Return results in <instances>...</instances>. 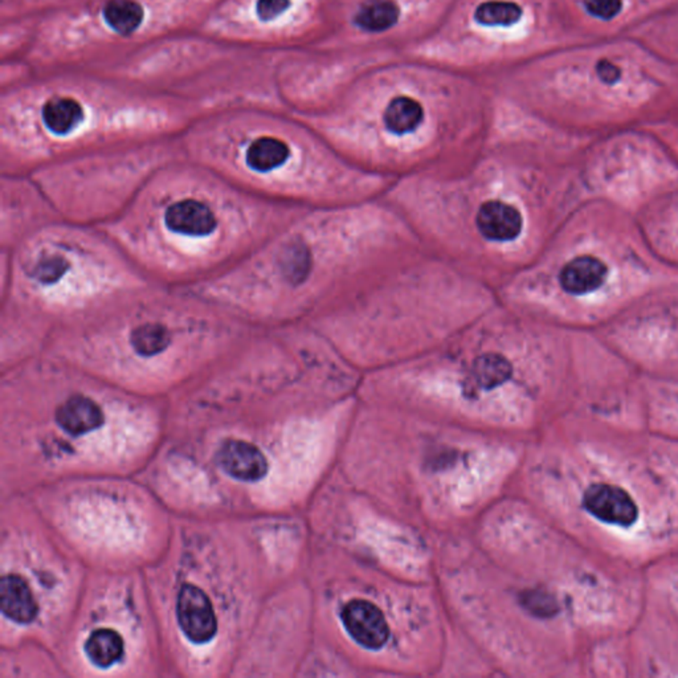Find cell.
I'll return each instance as SVG.
<instances>
[{
	"mask_svg": "<svg viewBox=\"0 0 678 678\" xmlns=\"http://www.w3.org/2000/svg\"><path fill=\"white\" fill-rule=\"evenodd\" d=\"M607 278V266L592 256H581L562 269L559 281L570 294L581 296L597 291Z\"/></svg>",
	"mask_w": 678,
	"mask_h": 678,
	"instance_id": "cell-12",
	"label": "cell"
},
{
	"mask_svg": "<svg viewBox=\"0 0 678 678\" xmlns=\"http://www.w3.org/2000/svg\"><path fill=\"white\" fill-rule=\"evenodd\" d=\"M187 159L174 148L84 151L29 174L63 220L100 227L133 202L162 167Z\"/></svg>",
	"mask_w": 678,
	"mask_h": 678,
	"instance_id": "cell-4",
	"label": "cell"
},
{
	"mask_svg": "<svg viewBox=\"0 0 678 678\" xmlns=\"http://www.w3.org/2000/svg\"><path fill=\"white\" fill-rule=\"evenodd\" d=\"M178 622L184 635L195 644L208 643L216 635L217 622L208 597L199 587L184 584L176 602Z\"/></svg>",
	"mask_w": 678,
	"mask_h": 678,
	"instance_id": "cell-6",
	"label": "cell"
},
{
	"mask_svg": "<svg viewBox=\"0 0 678 678\" xmlns=\"http://www.w3.org/2000/svg\"><path fill=\"white\" fill-rule=\"evenodd\" d=\"M153 281L101 228L57 220L0 250V355L15 368L57 330Z\"/></svg>",
	"mask_w": 678,
	"mask_h": 678,
	"instance_id": "cell-2",
	"label": "cell"
},
{
	"mask_svg": "<svg viewBox=\"0 0 678 678\" xmlns=\"http://www.w3.org/2000/svg\"><path fill=\"white\" fill-rule=\"evenodd\" d=\"M216 460L227 475L240 481H258L268 472L266 456L247 441H225L217 451Z\"/></svg>",
	"mask_w": 678,
	"mask_h": 678,
	"instance_id": "cell-10",
	"label": "cell"
},
{
	"mask_svg": "<svg viewBox=\"0 0 678 678\" xmlns=\"http://www.w3.org/2000/svg\"><path fill=\"white\" fill-rule=\"evenodd\" d=\"M522 16V8L513 2L492 0L479 4L475 11V21L482 26H513Z\"/></svg>",
	"mask_w": 678,
	"mask_h": 678,
	"instance_id": "cell-18",
	"label": "cell"
},
{
	"mask_svg": "<svg viewBox=\"0 0 678 678\" xmlns=\"http://www.w3.org/2000/svg\"><path fill=\"white\" fill-rule=\"evenodd\" d=\"M423 106L413 98L401 96L388 104L385 112L386 128L396 136L412 133L423 121Z\"/></svg>",
	"mask_w": 678,
	"mask_h": 678,
	"instance_id": "cell-15",
	"label": "cell"
},
{
	"mask_svg": "<svg viewBox=\"0 0 678 678\" xmlns=\"http://www.w3.org/2000/svg\"><path fill=\"white\" fill-rule=\"evenodd\" d=\"M584 508L597 520L611 525H633L638 518V506L622 487L595 484L584 493Z\"/></svg>",
	"mask_w": 678,
	"mask_h": 678,
	"instance_id": "cell-8",
	"label": "cell"
},
{
	"mask_svg": "<svg viewBox=\"0 0 678 678\" xmlns=\"http://www.w3.org/2000/svg\"><path fill=\"white\" fill-rule=\"evenodd\" d=\"M399 11L393 0H366L354 16V23L366 32H383L395 26Z\"/></svg>",
	"mask_w": 678,
	"mask_h": 678,
	"instance_id": "cell-14",
	"label": "cell"
},
{
	"mask_svg": "<svg viewBox=\"0 0 678 678\" xmlns=\"http://www.w3.org/2000/svg\"><path fill=\"white\" fill-rule=\"evenodd\" d=\"M0 605L3 614L19 623L29 624L38 614L36 603L31 589L24 579L18 575H5L0 584Z\"/></svg>",
	"mask_w": 678,
	"mask_h": 678,
	"instance_id": "cell-13",
	"label": "cell"
},
{
	"mask_svg": "<svg viewBox=\"0 0 678 678\" xmlns=\"http://www.w3.org/2000/svg\"><path fill=\"white\" fill-rule=\"evenodd\" d=\"M509 375L508 363L497 355H485L479 358L473 368V377L479 387H495L503 383Z\"/></svg>",
	"mask_w": 678,
	"mask_h": 678,
	"instance_id": "cell-19",
	"label": "cell"
},
{
	"mask_svg": "<svg viewBox=\"0 0 678 678\" xmlns=\"http://www.w3.org/2000/svg\"><path fill=\"white\" fill-rule=\"evenodd\" d=\"M63 220L30 175H0V250Z\"/></svg>",
	"mask_w": 678,
	"mask_h": 678,
	"instance_id": "cell-5",
	"label": "cell"
},
{
	"mask_svg": "<svg viewBox=\"0 0 678 678\" xmlns=\"http://www.w3.org/2000/svg\"><path fill=\"white\" fill-rule=\"evenodd\" d=\"M584 8L589 15L603 21H611L622 10V0H583Z\"/></svg>",
	"mask_w": 678,
	"mask_h": 678,
	"instance_id": "cell-20",
	"label": "cell"
},
{
	"mask_svg": "<svg viewBox=\"0 0 678 678\" xmlns=\"http://www.w3.org/2000/svg\"><path fill=\"white\" fill-rule=\"evenodd\" d=\"M289 5L291 0H258L256 11L261 21H269L285 13Z\"/></svg>",
	"mask_w": 678,
	"mask_h": 678,
	"instance_id": "cell-21",
	"label": "cell"
},
{
	"mask_svg": "<svg viewBox=\"0 0 678 678\" xmlns=\"http://www.w3.org/2000/svg\"><path fill=\"white\" fill-rule=\"evenodd\" d=\"M297 217V204L258 197L181 159L157 171L98 228L153 283L190 288L227 271Z\"/></svg>",
	"mask_w": 678,
	"mask_h": 678,
	"instance_id": "cell-1",
	"label": "cell"
},
{
	"mask_svg": "<svg viewBox=\"0 0 678 678\" xmlns=\"http://www.w3.org/2000/svg\"><path fill=\"white\" fill-rule=\"evenodd\" d=\"M85 653L93 665L102 669L109 668L123 657V638L120 633L109 628L96 630L85 643Z\"/></svg>",
	"mask_w": 678,
	"mask_h": 678,
	"instance_id": "cell-16",
	"label": "cell"
},
{
	"mask_svg": "<svg viewBox=\"0 0 678 678\" xmlns=\"http://www.w3.org/2000/svg\"><path fill=\"white\" fill-rule=\"evenodd\" d=\"M142 5L134 0H109L104 8L106 23L121 35H131L142 23Z\"/></svg>",
	"mask_w": 678,
	"mask_h": 678,
	"instance_id": "cell-17",
	"label": "cell"
},
{
	"mask_svg": "<svg viewBox=\"0 0 678 678\" xmlns=\"http://www.w3.org/2000/svg\"><path fill=\"white\" fill-rule=\"evenodd\" d=\"M55 420L60 428L73 436H81L100 428L105 421L101 404L84 391L68 394L55 410Z\"/></svg>",
	"mask_w": 678,
	"mask_h": 678,
	"instance_id": "cell-9",
	"label": "cell"
},
{
	"mask_svg": "<svg viewBox=\"0 0 678 678\" xmlns=\"http://www.w3.org/2000/svg\"><path fill=\"white\" fill-rule=\"evenodd\" d=\"M597 72L599 74L600 80L608 85L619 81L620 74H622L620 68L617 65L612 64L608 60H600L597 65Z\"/></svg>",
	"mask_w": 678,
	"mask_h": 678,
	"instance_id": "cell-22",
	"label": "cell"
},
{
	"mask_svg": "<svg viewBox=\"0 0 678 678\" xmlns=\"http://www.w3.org/2000/svg\"><path fill=\"white\" fill-rule=\"evenodd\" d=\"M477 227L485 239L493 242H512L522 231V216L512 204L490 200L477 212Z\"/></svg>",
	"mask_w": 678,
	"mask_h": 678,
	"instance_id": "cell-11",
	"label": "cell"
},
{
	"mask_svg": "<svg viewBox=\"0 0 678 678\" xmlns=\"http://www.w3.org/2000/svg\"><path fill=\"white\" fill-rule=\"evenodd\" d=\"M342 622L349 635L368 649H380L387 643V622L373 603L360 599L347 603L342 610Z\"/></svg>",
	"mask_w": 678,
	"mask_h": 678,
	"instance_id": "cell-7",
	"label": "cell"
},
{
	"mask_svg": "<svg viewBox=\"0 0 678 678\" xmlns=\"http://www.w3.org/2000/svg\"><path fill=\"white\" fill-rule=\"evenodd\" d=\"M256 329L191 289L151 284L57 330L46 352L89 374L174 379L208 370Z\"/></svg>",
	"mask_w": 678,
	"mask_h": 678,
	"instance_id": "cell-3",
	"label": "cell"
}]
</instances>
